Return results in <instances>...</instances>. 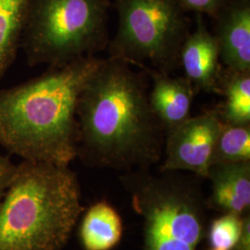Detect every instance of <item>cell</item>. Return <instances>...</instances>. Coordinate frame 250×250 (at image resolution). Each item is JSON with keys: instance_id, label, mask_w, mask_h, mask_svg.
Segmentation results:
<instances>
[{"instance_id": "obj_4", "label": "cell", "mask_w": 250, "mask_h": 250, "mask_svg": "<svg viewBox=\"0 0 250 250\" xmlns=\"http://www.w3.org/2000/svg\"><path fill=\"white\" fill-rule=\"evenodd\" d=\"M181 171L135 170L120 182L142 219V250H197L207 232L201 181Z\"/></svg>"}, {"instance_id": "obj_16", "label": "cell", "mask_w": 250, "mask_h": 250, "mask_svg": "<svg viewBox=\"0 0 250 250\" xmlns=\"http://www.w3.org/2000/svg\"><path fill=\"white\" fill-rule=\"evenodd\" d=\"M242 216L233 213H223L211 221L207 227L206 235L212 250H232L234 249L241 232Z\"/></svg>"}, {"instance_id": "obj_14", "label": "cell", "mask_w": 250, "mask_h": 250, "mask_svg": "<svg viewBox=\"0 0 250 250\" xmlns=\"http://www.w3.org/2000/svg\"><path fill=\"white\" fill-rule=\"evenodd\" d=\"M28 0H0V82L21 44Z\"/></svg>"}, {"instance_id": "obj_11", "label": "cell", "mask_w": 250, "mask_h": 250, "mask_svg": "<svg viewBox=\"0 0 250 250\" xmlns=\"http://www.w3.org/2000/svg\"><path fill=\"white\" fill-rule=\"evenodd\" d=\"M208 179L211 194L206 198L208 208L223 213L250 212V161L211 165Z\"/></svg>"}, {"instance_id": "obj_8", "label": "cell", "mask_w": 250, "mask_h": 250, "mask_svg": "<svg viewBox=\"0 0 250 250\" xmlns=\"http://www.w3.org/2000/svg\"><path fill=\"white\" fill-rule=\"evenodd\" d=\"M180 67L185 77L197 92L218 93L221 64L220 46L214 35L206 26L201 14H197L196 29L190 32L180 52Z\"/></svg>"}, {"instance_id": "obj_6", "label": "cell", "mask_w": 250, "mask_h": 250, "mask_svg": "<svg viewBox=\"0 0 250 250\" xmlns=\"http://www.w3.org/2000/svg\"><path fill=\"white\" fill-rule=\"evenodd\" d=\"M119 24L109 40V58L134 67L171 73L190 34V21L177 0H116Z\"/></svg>"}, {"instance_id": "obj_15", "label": "cell", "mask_w": 250, "mask_h": 250, "mask_svg": "<svg viewBox=\"0 0 250 250\" xmlns=\"http://www.w3.org/2000/svg\"><path fill=\"white\" fill-rule=\"evenodd\" d=\"M250 161V125L223 124L214 144L211 165Z\"/></svg>"}, {"instance_id": "obj_13", "label": "cell", "mask_w": 250, "mask_h": 250, "mask_svg": "<svg viewBox=\"0 0 250 250\" xmlns=\"http://www.w3.org/2000/svg\"><path fill=\"white\" fill-rule=\"evenodd\" d=\"M217 95L223 101L213 110L223 124L250 125V71L222 66Z\"/></svg>"}, {"instance_id": "obj_19", "label": "cell", "mask_w": 250, "mask_h": 250, "mask_svg": "<svg viewBox=\"0 0 250 250\" xmlns=\"http://www.w3.org/2000/svg\"><path fill=\"white\" fill-rule=\"evenodd\" d=\"M232 250H250V214L242 216V228L239 238Z\"/></svg>"}, {"instance_id": "obj_2", "label": "cell", "mask_w": 250, "mask_h": 250, "mask_svg": "<svg viewBox=\"0 0 250 250\" xmlns=\"http://www.w3.org/2000/svg\"><path fill=\"white\" fill-rule=\"evenodd\" d=\"M103 59L90 56L0 90V145L22 161L69 166L77 158V107Z\"/></svg>"}, {"instance_id": "obj_10", "label": "cell", "mask_w": 250, "mask_h": 250, "mask_svg": "<svg viewBox=\"0 0 250 250\" xmlns=\"http://www.w3.org/2000/svg\"><path fill=\"white\" fill-rule=\"evenodd\" d=\"M214 35L225 67L250 71V0H229L214 18Z\"/></svg>"}, {"instance_id": "obj_17", "label": "cell", "mask_w": 250, "mask_h": 250, "mask_svg": "<svg viewBox=\"0 0 250 250\" xmlns=\"http://www.w3.org/2000/svg\"><path fill=\"white\" fill-rule=\"evenodd\" d=\"M186 12L193 11L197 14H207L214 18L219 10L229 0H177Z\"/></svg>"}, {"instance_id": "obj_7", "label": "cell", "mask_w": 250, "mask_h": 250, "mask_svg": "<svg viewBox=\"0 0 250 250\" xmlns=\"http://www.w3.org/2000/svg\"><path fill=\"white\" fill-rule=\"evenodd\" d=\"M223 123L213 109L190 117L165 135L159 171H188L208 179L216 139Z\"/></svg>"}, {"instance_id": "obj_9", "label": "cell", "mask_w": 250, "mask_h": 250, "mask_svg": "<svg viewBox=\"0 0 250 250\" xmlns=\"http://www.w3.org/2000/svg\"><path fill=\"white\" fill-rule=\"evenodd\" d=\"M137 68L152 80V88L148 93L149 104L166 135L191 117L197 90L186 77H172L170 73L146 65Z\"/></svg>"}, {"instance_id": "obj_5", "label": "cell", "mask_w": 250, "mask_h": 250, "mask_svg": "<svg viewBox=\"0 0 250 250\" xmlns=\"http://www.w3.org/2000/svg\"><path fill=\"white\" fill-rule=\"evenodd\" d=\"M108 0H28L21 44L28 63L62 67L109 44Z\"/></svg>"}, {"instance_id": "obj_20", "label": "cell", "mask_w": 250, "mask_h": 250, "mask_svg": "<svg viewBox=\"0 0 250 250\" xmlns=\"http://www.w3.org/2000/svg\"><path fill=\"white\" fill-rule=\"evenodd\" d=\"M212 250V249H211V250Z\"/></svg>"}, {"instance_id": "obj_12", "label": "cell", "mask_w": 250, "mask_h": 250, "mask_svg": "<svg viewBox=\"0 0 250 250\" xmlns=\"http://www.w3.org/2000/svg\"><path fill=\"white\" fill-rule=\"evenodd\" d=\"M79 238L84 250H112L122 241L123 219L116 208L102 199L83 211Z\"/></svg>"}, {"instance_id": "obj_1", "label": "cell", "mask_w": 250, "mask_h": 250, "mask_svg": "<svg viewBox=\"0 0 250 250\" xmlns=\"http://www.w3.org/2000/svg\"><path fill=\"white\" fill-rule=\"evenodd\" d=\"M147 78L108 57L87 82L77 107V158L86 166L127 172L161 161L165 133L149 104Z\"/></svg>"}, {"instance_id": "obj_3", "label": "cell", "mask_w": 250, "mask_h": 250, "mask_svg": "<svg viewBox=\"0 0 250 250\" xmlns=\"http://www.w3.org/2000/svg\"><path fill=\"white\" fill-rule=\"evenodd\" d=\"M69 166L22 161L0 201V250H62L85 210Z\"/></svg>"}, {"instance_id": "obj_18", "label": "cell", "mask_w": 250, "mask_h": 250, "mask_svg": "<svg viewBox=\"0 0 250 250\" xmlns=\"http://www.w3.org/2000/svg\"><path fill=\"white\" fill-rule=\"evenodd\" d=\"M16 165L8 157L0 156V201L13 176Z\"/></svg>"}]
</instances>
